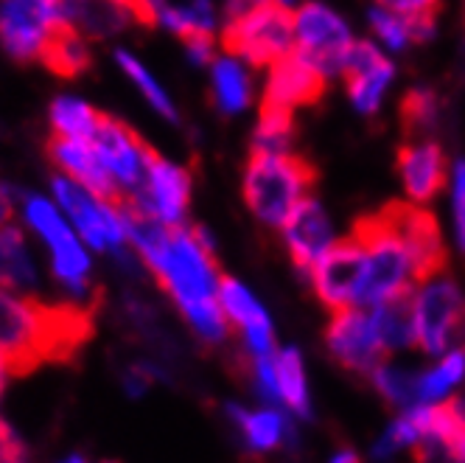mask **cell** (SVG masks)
I'll return each instance as SVG.
<instances>
[{
    "label": "cell",
    "mask_w": 465,
    "mask_h": 463,
    "mask_svg": "<svg viewBox=\"0 0 465 463\" xmlns=\"http://www.w3.org/2000/svg\"><path fill=\"white\" fill-rule=\"evenodd\" d=\"M95 304H45L0 287V354L12 377L35 374L45 362L68 366L95 332Z\"/></svg>",
    "instance_id": "1"
},
{
    "label": "cell",
    "mask_w": 465,
    "mask_h": 463,
    "mask_svg": "<svg viewBox=\"0 0 465 463\" xmlns=\"http://www.w3.org/2000/svg\"><path fill=\"white\" fill-rule=\"evenodd\" d=\"M149 270L180 315L219 301L222 270L216 264V242L203 225L174 227L172 242Z\"/></svg>",
    "instance_id": "2"
},
{
    "label": "cell",
    "mask_w": 465,
    "mask_h": 463,
    "mask_svg": "<svg viewBox=\"0 0 465 463\" xmlns=\"http://www.w3.org/2000/svg\"><path fill=\"white\" fill-rule=\"evenodd\" d=\"M314 169L294 152H250L242 194L250 214L267 227L281 230L289 214L312 194Z\"/></svg>",
    "instance_id": "3"
},
{
    "label": "cell",
    "mask_w": 465,
    "mask_h": 463,
    "mask_svg": "<svg viewBox=\"0 0 465 463\" xmlns=\"http://www.w3.org/2000/svg\"><path fill=\"white\" fill-rule=\"evenodd\" d=\"M356 239L364 247L368 258V276H364L361 307H379L395 295H404L418 284L415 261L398 237V230L390 219V211H379L373 216H364L353 227Z\"/></svg>",
    "instance_id": "4"
},
{
    "label": "cell",
    "mask_w": 465,
    "mask_h": 463,
    "mask_svg": "<svg viewBox=\"0 0 465 463\" xmlns=\"http://www.w3.org/2000/svg\"><path fill=\"white\" fill-rule=\"evenodd\" d=\"M415 346L423 354L440 357L465 332V292L446 273H431L412 287Z\"/></svg>",
    "instance_id": "5"
},
{
    "label": "cell",
    "mask_w": 465,
    "mask_h": 463,
    "mask_svg": "<svg viewBox=\"0 0 465 463\" xmlns=\"http://www.w3.org/2000/svg\"><path fill=\"white\" fill-rule=\"evenodd\" d=\"M294 20V51L306 56L331 82L340 79L342 65L356 43L351 23L322 0H303L292 6Z\"/></svg>",
    "instance_id": "6"
},
{
    "label": "cell",
    "mask_w": 465,
    "mask_h": 463,
    "mask_svg": "<svg viewBox=\"0 0 465 463\" xmlns=\"http://www.w3.org/2000/svg\"><path fill=\"white\" fill-rule=\"evenodd\" d=\"M219 45L222 51L244 59L250 68H270L294 51L292 6L267 4L236 23H224Z\"/></svg>",
    "instance_id": "7"
},
{
    "label": "cell",
    "mask_w": 465,
    "mask_h": 463,
    "mask_svg": "<svg viewBox=\"0 0 465 463\" xmlns=\"http://www.w3.org/2000/svg\"><path fill=\"white\" fill-rule=\"evenodd\" d=\"M364 276H368V258H364V247L356 234H351L340 237L334 247L314 261L306 281L328 312H340L361 307Z\"/></svg>",
    "instance_id": "8"
},
{
    "label": "cell",
    "mask_w": 465,
    "mask_h": 463,
    "mask_svg": "<svg viewBox=\"0 0 465 463\" xmlns=\"http://www.w3.org/2000/svg\"><path fill=\"white\" fill-rule=\"evenodd\" d=\"M325 348L337 366L353 377H373L387 359V348L379 340L376 323L368 307H351L331 312L325 326Z\"/></svg>",
    "instance_id": "9"
},
{
    "label": "cell",
    "mask_w": 465,
    "mask_h": 463,
    "mask_svg": "<svg viewBox=\"0 0 465 463\" xmlns=\"http://www.w3.org/2000/svg\"><path fill=\"white\" fill-rule=\"evenodd\" d=\"M51 191L84 245H90L93 250H115L126 245V230L115 206L98 200L93 191H87L68 175L51 177Z\"/></svg>",
    "instance_id": "10"
},
{
    "label": "cell",
    "mask_w": 465,
    "mask_h": 463,
    "mask_svg": "<svg viewBox=\"0 0 465 463\" xmlns=\"http://www.w3.org/2000/svg\"><path fill=\"white\" fill-rule=\"evenodd\" d=\"M143 166L146 177L143 186L129 194V200L149 211L152 216L163 219L165 225L180 227L185 225L188 206H191V191H193V177L185 166L165 160L154 146L146 144L143 152Z\"/></svg>",
    "instance_id": "11"
},
{
    "label": "cell",
    "mask_w": 465,
    "mask_h": 463,
    "mask_svg": "<svg viewBox=\"0 0 465 463\" xmlns=\"http://www.w3.org/2000/svg\"><path fill=\"white\" fill-rule=\"evenodd\" d=\"M395 74L398 71L392 54H387L373 40H356L340 71V79L353 110L359 116H376L387 102Z\"/></svg>",
    "instance_id": "12"
},
{
    "label": "cell",
    "mask_w": 465,
    "mask_h": 463,
    "mask_svg": "<svg viewBox=\"0 0 465 463\" xmlns=\"http://www.w3.org/2000/svg\"><path fill=\"white\" fill-rule=\"evenodd\" d=\"M395 169L407 203L426 208L446 191L451 163L435 136H410L398 149Z\"/></svg>",
    "instance_id": "13"
},
{
    "label": "cell",
    "mask_w": 465,
    "mask_h": 463,
    "mask_svg": "<svg viewBox=\"0 0 465 463\" xmlns=\"http://www.w3.org/2000/svg\"><path fill=\"white\" fill-rule=\"evenodd\" d=\"M281 239L292 264L306 276L314 267V261L337 245L340 230L334 225V216L328 214V208L314 194H309L281 225Z\"/></svg>",
    "instance_id": "14"
},
{
    "label": "cell",
    "mask_w": 465,
    "mask_h": 463,
    "mask_svg": "<svg viewBox=\"0 0 465 463\" xmlns=\"http://www.w3.org/2000/svg\"><path fill=\"white\" fill-rule=\"evenodd\" d=\"M90 144H93L95 155L102 157L107 172L115 177V183L126 191V196L135 194L143 186V177H146V166H143L146 141L129 124L102 113Z\"/></svg>",
    "instance_id": "15"
},
{
    "label": "cell",
    "mask_w": 465,
    "mask_h": 463,
    "mask_svg": "<svg viewBox=\"0 0 465 463\" xmlns=\"http://www.w3.org/2000/svg\"><path fill=\"white\" fill-rule=\"evenodd\" d=\"M54 23L51 0H0V45L20 65L40 59Z\"/></svg>",
    "instance_id": "16"
},
{
    "label": "cell",
    "mask_w": 465,
    "mask_h": 463,
    "mask_svg": "<svg viewBox=\"0 0 465 463\" xmlns=\"http://www.w3.org/2000/svg\"><path fill=\"white\" fill-rule=\"evenodd\" d=\"M64 23L76 25L87 40L104 43L135 25L154 28L157 17L149 0H71Z\"/></svg>",
    "instance_id": "17"
},
{
    "label": "cell",
    "mask_w": 465,
    "mask_h": 463,
    "mask_svg": "<svg viewBox=\"0 0 465 463\" xmlns=\"http://www.w3.org/2000/svg\"><path fill=\"white\" fill-rule=\"evenodd\" d=\"M45 155L51 163H56L62 175H68L87 191H93L98 200H104L107 206H121L126 200V191L115 183V177L107 172L102 157L95 155L90 141H74L62 136H48L45 141Z\"/></svg>",
    "instance_id": "18"
},
{
    "label": "cell",
    "mask_w": 465,
    "mask_h": 463,
    "mask_svg": "<svg viewBox=\"0 0 465 463\" xmlns=\"http://www.w3.org/2000/svg\"><path fill=\"white\" fill-rule=\"evenodd\" d=\"M325 87H328V79L314 68L306 56L292 51L267 68V82H263L261 105H272V107H283V110L297 113V110L312 107L314 102H320Z\"/></svg>",
    "instance_id": "19"
},
{
    "label": "cell",
    "mask_w": 465,
    "mask_h": 463,
    "mask_svg": "<svg viewBox=\"0 0 465 463\" xmlns=\"http://www.w3.org/2000/svg\"><path fill=\"white\" fill-rule=\"evenodd\" d=\"M387 211H390V219L398 230V237L404 239L415 261L418 281L431 273L446 270V237L435 214L412 203H395V206H387Z\"/></svg>",
    "instance_id": "20"
},
{
    "label": "cell",
    "mask_w": 465,
    "mask_h": 463,
    "mask_svg": "<svg viewBox=\"0 0 465 463\" xmlns=\"http://www.w3.org/2000/svg\"><path fill=\"white\" fill-rule=\"evenodd\" d=\"M219 304L230 320V326H236L244 340V351L250 357H270L275 354V332H272V320L263 309L258 297L236 278H230L222 273L219 281Z\"/></svg>",
    "instance_id": "21"
},
{
    "label": "cell",
    "mask_w": 465,
    "mask_h": 463,
    "mask_svg": "<svg viewBox=\"0 0 465 463\" xmlns=\"http://www.w3.org/2000/svg\"><path fill=\"white\" fill-rule=\"evenodd\" d=\"M438 15H426V17H407L398 15L387 6L373 4L368 12V25H371V40L381 45L387 54H404L412 45H423L435 37Z\"/></svg>",
    "instance_id": "22"
},
{
    "label": "cell",
    "mask_w": 465,
    "mask_h": 463,
    "mask_svg": "<svg viewBox=\"0 0 465 463\" xmlns=\"http://www.w3.org/2000/svg\"><path fill=\"white\" fill-rule=\"evenodd\" d=\"M40 62L59 79H79L93 68V54L76 25L56 20L40 48Z\"/></svg>",
    "instance_id": "23"
},
{
    "label": "cell",
    "mask_w": 465,
    "mask_h": 463,
    "mask_svg": "<svg viewBox=\"0 0 465 463\" xmlns=\"http://www.w3.org/2000/svg\"><path fill=\"white\" fill-rule=\"evenodd\" d=\"M255 85L250 65L232 54H219L211 62V98L219 113L239 116L252 105Z\"/></svg>",
    "instance_id": "24"
},
{
    "label": "cell",
    "mask_w": 465,
    "mask_h": 463,
    "mask_svg": "<svg viewBox=\"0 0 465 463\" xmlns=\"http://www.w3.org/2000/svg\"><path fill=\"white\" fill-rule=\"evenodd\" d=\"M160 25L180 40L188 35H216L219 15L213 0H149Z\"/></svg>",
    "instance_id": "25"
},
{
    "label": "cell",
    "mask_w": 465,
    "mask_h": 463,
    "mask_svg": "<svg viewBox=\"0 0 465 463\" xmlns=\"http://www.w3.org/2000/svg\"><path fill=\"white\" fill-rule=\"evenodd\" d=\"M373 323L381 346L390 351L418 348L415 346V312H412V289L404 295H395L390 301L371 307Z\"/></svg>",
    "instance_id": "26"
},
{
    "label": "cell",
    "mask_w": 465,
    "mask_h": 463,
    "mask_svg": "<svg viewBox=\"0 0 465 463\" xmlns=\"http://www.w3.org/2000/svg\"><path fill=\"white\" fill-rule=\"evenodd\" d=\"M0 287L31 292L37 287V267L28 253L25 234L17 225L0 227Z\"/></svg>",
    "instance_id": "27"
},
{
    "label": "cell",
    "mask_w": 465,
    "mask_h": 463,
    "mask_svg": "<svg viewBox=\"0 0 465 463\" xmlns=\"http://www.w3.org/2000/svg\"><path fill=\"white\" fill-rule=\"evenodd\" d=\"M227 418L239 427L242 441L247 444V449L263 455V452H272L283 444V433H286V424L289 418L275 413V410H258V413H247L239 405H227L224 408Z\"/></svg>",
    "instance_id": "28"
},
{
    "label": "cell",
    "mask_w": 465,
    "mask_h": 463,
    "mask_svg": "<svg viewBox=\"0 0 465 463\" xmlns=\"http://www.w3.org/2000/svg\"><path fill=\"white\" fill-rule=\"evenodd\" d=\"M48 118H51L54 136L74 138V141H90L98 126V118H102V110L90 107L76 96H59L51 102Z\"/></svg>",
    "instance_id": "29"
},
{
    "label": "cell",
    "mask_w": 465,
    "mask_h": 463,
    "mask_svg": "<svg viewBox=\"0 0 465 463\" xmlns=\"http://www.w3.org/2000/svg\"><path fill=\"white\" fill-rule=\"evenodd\" d=\"M275 371H278V385L283 402L301 416L312 418V402H309V385H306V368L303 357L294 346L275 351Z\"/></svg>",
    "instance_id": "30"
},
{
    "label": "cell",
    "mask_w": 465,
    "mask_h": 463,
    "mask_svg": "<svg viewBox=\"0 0 465 463\" xmlns=\"http://www.w3.org/2000/svg\"><path fill=\"white\" fill-rule=\"evenodd\" d=\"M48 250H51V273L56 276V281L76 295H90V256L79 245L76 234Z\"/></svg>",
    "instance_id": "31"
},
{
    "label": "cell",
    "mask_w": 465,
    "mask_h": 463,
    "mask_svg": "<svg viewBox=\"0 0 465 463\" xmlns=\"http://www.w3.org/2000/svg\"><path fill=\"white\" fill-rule=\"evenodd\" d=\"M250 152H294V113L261 105Z\"/></svg>",
    "instance_id": "32"
},
{
    "label": "cell",
    "mask_w": 465,
    "mask_h": 463,
    "mask_svg": "<svg viewBox=\"0 0 465 463\" xmlns=\"http://www.w3.org/2000/svg\"><path fill=\"white\" fill-rule=\"evenodd\" d=\"M465 379V348L451 346L446 354H440V362L435 368L418 377V402H440L449 396L451 388H457Z\"/></svg>",
    "instance_id": "33"
},
{
    "label": "cell",
    "mask_w": 465,
    "mask_h": 463,
    "mask_svg": "<svg viewBox=\"0 0 465 463\" xmlns=\"http://www.w3.org/2000/svg\"><path fill=\"white\" fill-rule=\"evenodd\" d=\"M440 96L431 87H412L401 102V121L410 136H435L440 126Z\"/></svg>",
    "instance_id": "34"
},
{
    "label": "cell",
    "mask_w": 465,
    "mask_h": 463,
    "mask_svg": "<svg viewBox=\"0 0 465 463\" xmlns=\"http://www.w3.org/2000/svg\"><path fill=\"white\" fill-rule=\"evenodd\" d=\"M371 382L390 408L410 410L418 405V374H412L407 368L390 366V362L384 359L381 366L373 371Z\"/></svg>",
    "instance_id": "35"
},
{
    "label": "cell",
    "mask_w": 465,
    "mask_h": 463,
    "mask_svg": "<svg viewBox=\"0 0 465 463\" xmlns=\"http://www.w3.org/2000/svg\"><path fill=\"white\" fill-rule=\"evenodd\" d=\"M115 62L121 65V71L135 82V87L143 93V98L152 105V110H157L165 121H172V124H177L180 121V113H177V107H174V102L169 98V93H165L163 87H160V82L143 68V62L141 59H135L129 51H115Z\"/></svg>",
    "instance_id": "36"
},
{
    "label": "cell",
    "mask_w": 465,
    "mask_h": 463,
    "mask_svg": "<svg viewBox=\"0 0 465 463\" xmlns=\"http://www.w3.org/2000/svg\"><path fill=\"white\" fill-rule=\"evenodd\" d=\"M23 214H25V222L37 230V237L48 247H54V245L64 242L68 237H74V230L68 227V222H64L59 208L51 200H45V196H40V194H28L25 196Z\"/></svg>",
    "instance_id": "37"
},
{
    "label": "cell",
    "mask_w": 465,
    "mask_h": 463,
    "mask_svg": "<svg viewBox=\"0 0 465 463\" xmlns=\"http://www.w3.org/2000/svg\"><path fill=\"white\" fill-rule=\"evenodd\" d=\"M446 196H449V230H451V242L465 256V157L451 160L449 183H446Z\"/></svg>",
    "instance_id": "38"
},
{
    "label": "cell",
    "mask_w": 465,
    "mask_h": 463,
    "mask_svg": "<svg viewBox=\"0 0 465 463\" xmlns=\"http://www.w3.org/2000/svg\"><path fill=\"white\" fill-rule=\"evenodd\" d=\"M183 45H185V54L193 65H208L219 56V43H216V35H188L183 37Z\"/></svg>",
    "instance_id": "39"
},
{
    "label": "cell",
    "mask_w": 465,
    "mask_h": 463,
    "mask_svg": "<svg viewBox=\"0 0 465 463\" xmlns=\"http://www.w3.org/2000/svg\"><path fill=\"white\" fill-rule=\"evenodd\" d=\"M379 6H387L398 15L407 17H426V15H438L440 0H373Z\"/></svg>",
    "instance_id": "40"
},
{
    "label": "cell",
    "mask_w": 465,
    "mask_h": 463,
    "mask_svg": "<svg viewBox=\"0 0 465 463\" xmlns=\"http://www.w3.org/2000/svg\"><path fill=\"white\" fill-rule=\"evenodd\" d=\"M267 4H275V0H224V6H222V25L224 23H236V20L252 15L255 9L267 6Z\"/></svg>",
    "instance_id": "41"
},
{
    "label": "cell",
    "mask_w": 465,
    "mask_h": 463,
    "mask_svg": "<svg viewBox=\"0 0 465 463\" xmlns=\"http://www.w3.org/2000/svg\"><path fill=\"white\" fill-rule=\"evenodd\" d=\"M15 216V191L0 180V227L9 225Z\"/></svg>",
    "instance_id": "42"
},
{
    "label": "cell",
    "mask_w": 465,
    "mask_h": 463,
    "mask_svg": "<svg viewBox=\"0 0 465 463\" xmlns=\"http://www.w3.org/2000/svg\"><path fill=\"white\" fill-rule=\"evenodd\" d=\"M331 463H361V460L353 449H340L334 458H331Z\"/></svg>",
    "instance_id": "43"
},
{
    "label": "cell",
    "mask_w": 465,
    "mask_h": 463,
    "mask_svg": "<svg viewBox=\"0 0 465 463\" xmlns=\"http://www.w3.org/2000/svg\"><path fill=\"white\" fill-rule=\"evenodd\" d=\"M12 377V371H9V362L4 359V354H0V396H4V390H6V379Z\"/></svg>",
    "instance_id": "44"
},
{
    "label": "cell",
    "mask_w": 465,
    "mask_h": 463,
    "mask_svg": "<svg viewBox=\"0 0 465 463\" xmlns=\"http://www.w3.org/2000/svg\"><path fill=\"white\" fill-rule=\"evenodd\" d=\"M62 463H87V460H84L82 455H71V458H64Z\"/></svg>",
    "instance_id": "45"
},
{
    "label": "cell",
    "mask_w": 465,
    "mask_h": 463,
    "mask_svg": "<svg viewBox=\"0 0 465 463\" xmlns=\"http://www.w3.org/2000/svg\"><path fill=\"white\" fill-rule=\"evenodd\" d=\"M275 4H283V6H294L297 0H275Z\"/></svg>",
    "instance_id": "46"
},
{
    "label": "cell",
    "mask_w": 465,
    "mask_h": 463,
    "mask_svg": "<svg viewBox=\"0 0 465 463\" xmlns=\"http://www.w3.org/2000/svg\"><path fill=\"white\" fill-rule=\"evenodd\" d=\"M104 463H115V460H104Z\"/></svg>",
    "instance_id": "47"
},
{
    "label": "cell",
    "mask_w": 465,
    "mask_h": 463,
    "mask_svg": "<svg viewBox=\"0 0 465 463\" xmlns=\"http://www.w3.org/2000/svg\"><path fill=\"white\" fill-rule=\"evenodd\" d=\"M0 463H4V458H0Z\"/></svg>",
    "instance_id": "48"
}]
</instances>
